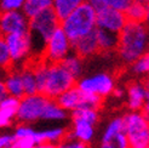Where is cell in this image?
Here are the masks:
<instances>
[{"instance_id": "obj_28", "label": "cell", "mask_w": 149, "mask_h": 148, "mask_svg": "<svg viewBox=\"0 0 149 148\" xmlns=\"http://www.w3.org/2000/svg\"><path fill=\"white\" fill-rule=\"evenodd\" d=\"M131 71L137 75H149V51L131 64Z\"/></svg>"}, {"instance_id": "obj_30", "label": "cell", "mask_w": 149, "mask_h": 148, "mask_svg": "<svg viewBox=\"0 0 149 148\" xmlns=\"http://www.w3.org/2000/svg\"><path fill=\"white\" fill-rule=\"evenodd\" d=\"M10 67H12V62L9 52V47H7L5 38L0 35V68L7 69Z\"/></svg>"}, {"instance_id": "obj_14", "label": "cell", "mask_w": 149, "mask_h": 148, "mask_svg": "<svg viewBox=\"0 0 149 148\" xmlns=\"http://www.w3.org/2000/svg\"><path fill=\"white\" fill-rule=\"evenodd\" d=\"M95 32L84 36V38L79 39V40H77L75 43H72L73 44V52L77 54L78 56H80L83 60L84 58H87V57H92L96 54L100 52Z\"/></svg>"}, {"instance_id": "obj_2", "label": "cell", "mask_w": 149, "mask_h": 148, "mask_svg": "<svg viewBox=\"0 0 149 148\" xmlns=\"http://www.w3.org/2000/svg\"><path fill=\"white\" fill-rule=\"evenodd\" d=\"M118 36L116 52L124 63H135L149 49V27L146 23L127 22Z\"/></svg>"}, {"instance_id": "obj_10", "label": "cell", "mask_w": 149, "mask_h": 148, "mask_svg": "<svg viewBox=\"0 0 149 148\" xmlns=\"http://www.w3.org/2000/svg\"><path fill=\"white\" fill-rule=\"evenodd\" d=\"M12 66H22L32 56V43L29 34H12L5 36Z\"/></svg>"}, {"instance_id": "obj_27", "label": "cell", "mask_w": 149, "mask_h": 148, "mask_svg": "<svg viewBox=\"0 0 149 148\" xmlns=\"http://www.w3.org/2000/svg\"><path fill=\"white\" fill-rule=\"evenodd\" d=\"M120 132H124V119L123 117H118L111 119L107 125V128L102 135V142L109 141L110 138H113L118 134H120Z\"/></svg>"}, {"instance_id": "obj_41", "label": "cell", "mask_w": 149, "mask_h": 148, "mask_svg": "<svg viewBox=\"0 0 149 148\" xmlns=\"http://www.w3.org/2000/svg\"><path fill=\"white\" fill-rule=\"evenodd\" d=\"M144 23L149 27V5L146 7V17H144Z\"/></svg>"}, {"instance_id": "obj_21", "label": "cell", "mask_w": 149, "mask_h": 148, "mask_svg": "<svg viewBox=\"0 0 149 148\" xmlns=\"http://www.w3.org/2000/svg\"><path fill=\"white\" fill-rule=\"evenodd\" d=\"M51 7L52 0H26L22 7V12L26 15L28 20H32Z\"/></svg>"}, {"instance_id": "obj_32", "label": "cell", "mask_w": 149, "mask_h": 148, "mask_svg": "<svg viewBox=\"0 0 149 148\" xmlns=\"http://www.w3.org/2000/svg\"><path fill=\"white\" fill-rule=\"evenodd\" d=\"M102 3L104 7L125 12L127 10V7L132 4V0H102Z\"/></svg>"}, {"instance_id": "obj_26", "label": "cell", "mask_w": 149, "mask_h": 148, "mask_svg": "<svg viewBox=\"0 0 149 148\" xmlns=\"http://www.w3.org/2000/svg\"><path fill=\"white\" fill-rule=\"evenodd\" d=\"M73 120L85 121L95 125L98 121V110L91 108H81L78 110H74V112H72V121Z\"/></svg>"}, {"instance_id": "obj_9", "label": "cell", "mask_w": 149, "mask_h": 148, "mask_svg": "<svg viewBox=\"0 0 149 148\" xmlns=\"http://www.w3.org/2000/svg\"><path fill=\"white\" fill-rule=\"evenodd\" d=\"M50 98L42 94L24 96L19 100L16 119L21 124H31L42 119V114Z\"/></svg>"}, {"instance_id": "obj_7", "label": "cell", "mask_w": 149, "mask_h": 148, "mask_svg": "<svg viewBox=\"0 0 149 148\" xmlns=\"http://www.w3.org/2000/svg\"><path fill=\"white\" fill-rule=\"evenodd\" d=\"M73 52V44L68 39V36L59 27L52 34L51 38L46 41L42 51L44 62L50 64H58L64 61L67 56Z\"/></svg>"}, {"instance_id": "obj_42", "label": "cell", "mask_w": 149, "mask_h": 148, "mask_svg": "<svg viewBox=\"0 0 149 148\" xmlns=\"http://www.w3.org/2000/svg\"><path fill=\"white\" fill-rule=\"evenodd\" d=\"M142 84H143V86L146 87V90L149 92V75H147V77L144 78V80L142 81Z\"/></svg>"}, {"instance_id": "obj_43", "label": "cell", "mask_w": 149, "mask_h": 148, "mask_svg": "<svg viewBox=\"0 0 149 148\" xmlns=\"http://www.w3.org/2000/svg\"><path fill=\"white\" fill-rule=\"evenodd\" d=\"M133 3H138V4H142L144 6H148L149 5V0H132Z\"/></svg>"}, {"instance_id": "obj_1", "label": "cell", "mask_w": 149, "mask_h": 148, "mask_svg": "<svg viewBox=\"0 0 149 148\" xmlns=\"http://www.w3.org/2000/svg\"><path fill=\"white\" fill-rule=\"evenodd\" d=\"M34 75L38 85V92L50 100H57L63 92L77 85V79L61 63L50 64L42 62L36 64Z\"/></svg>"}, {"instance_id": "obj_33", "label": "cell", "mask_w": 149, "mask_h": 148, "mask_svg": "<svg viewBox=\"0 0 149 148\" xmlns=\"http://www.w3.org/2000/svg\"><path fill=\"white\" fill-rule=\"evenodd\" d=\"M56 148H87V145L78 141L77 138L70 136V134H67L62 141L56 145Z\"/></svg>"}, {"instance_id": "obj_44", "label": "cell", "mask_w": 149, "mask_h": 148, "mask_svg": "<svg viewBox=\"0 0 149 148\" xmlns=\"http://www.w3.org/2000/svg\"><path fill=\"white\" fill-rule=\"evenodd\" d=\"M148 51H149V49H148Z\"/></svg>"}, {"instance_id": "obj_11", "label": "cell", "mask_w": 149, "mask_h": 148, "mask_svg": "<svg viewBox=\"0 0 149 148\" xmlns=\"http://www.w3.org/2000/svg\"><path fill=\"white\" fill-rule=\"evenodd\" d=\"M127 23V18L125 12L118 11L109 7H102L101 10L96 11V27L97 29L118 34L120 33Z\"/></svg>"}, {"instance_id": "obj_3", "label": "cell", "mask_w": 149, "mask_h": 148, "mask_svg": "<svg viewBox=\"0 0 149 148\" xmlns=\"http://www.w3.org/2000/svg\"><path fill=\"white\" fill-rule=\"evenodd\" d=\"M59 27L72 43H75L96 31V10L88 3H84L62 20Z\"/></svg>"}, {"instance_id": "obj_8", "label": "cell", "mask_w": 149, "mask_h": 148, "mask_svg": "<svg viewBox=\"0 0 149 148\" xmlns=\"http://www.w3.org/2000/svg\"><path fill=\"white\" fill-rule=\"evenodd\" d=\"M77 86L83 92L98 96L101 98L110 96L116 87L115 80L109 73H96L92 75L83 77L77 81Z\"/></svg>"}, {"instance_id": "obj_36", "label": "cell", "mask_w": 149, "mask_h": 148, "mask_svg": "<svg viewBox=\"0 0 149 148\" xmlns=\"http://www.w3.org/2000/svg\"><path fill=\"white\" fill-rule=\"evenodd\" d=\"M13 140V135H0V148H9Z\"/></svg>"}, {"instance_id": "obj_24", "label": "cell", "mask_w": 149, "mask_h": 148, "mask_svg": "<svg viewBox=\"0 0 149 148\" xmlns=\"http://www.w3.org/2000/svg\"><path fill=\"white\" fill-rule=\"evenodd\" d=\"M19 73H21V79H22V84H23L26 96L39 94L33 68H22L19 69Z\"/></svg>"}, {"instance_id": "obj_37", "label": "cell", "mask_w": 149, "mask_h": 148, "mask_svg": "<svg viewBox=\"0 0 149 148\" xmlns=\"http://www.w3.org/2000/svg\"><path fill=\"white\" fill-rule=\"evenodd\" d=\"M111 95H113L115 98H123L124 96L126 95V91L124 90V89H121V87H115Z\"/></svg>"}, {"instance_id": "obj_16", "label": "cell", "mask_w": 149, "mask_h": 148, "mask_svg": "<svg viewBox=\"0 0 149 148\" xmlns=\"http://www.w3.org/2000/svg\"><path fill=\"white\" fill-rule=\"evenodd\" d=\"M67 130L63 126H55V128H50V129H45V130H40L34 132L33 138L35 143H52V145H57L62 141V140L67 136Z\"/></svg>"}, {"instance_id": "obj_25", "label": "cell", "mask_w": 149, "mask_h": 148, "mask_svg": "<svg viewBox=\"0 0 149 148\" xmlns=\"http://www.w3.org/2000/svg\"><path fill=\"white\" fill-rule=\"evenodd\" d=\"M146 7L142 4L133 3L127 7L125 11V16L127 18V22H135V23H144L146 17Z\"/></svg>"}, {"instance_id": "obj_22", "label": "cell", "mask_w": 149, "mask_h": 148, "mask_svg": "<svg viewBox=\"0 0 149 148\" xmlns=\"http://www.w3.org/2000/svg\"><path fill=\"white\" fill-rule=\"evenodd\" d=\"M68 112L58 105L56 100H49L47 105L45 107L42 114V120H49V121H62L67 118Z\"/></svg>"}, {"instance_id": "obj_12", "label": "cell", "mask_w": 149, "mask_h": 148, "mask_svg": "<svg viewBox=\"0 0 149 148\" xmlns=\"http://www.w3.org/2000/svg\"><path fill=\"white\" fill-rule=\"evenodd\" d=\"M29 20L22 11L0 12V35L7 36L12 34H27Z\"/></svg>"}, {"instance_id": "obj_38", "label": "cell", "mask_w": 149, "mask_h": 148, "mask_svg": "<svg viewBox=\"0 0 149 148\" xmlns=\"http://www.w3.org/2000/svg\"><path fill=\"white\" fill-rule=\"evenodd\" d=\"M141 113H142L147 118V119L149 120V95H148V97H147V100L144 102L143 108H142V110H141Z\"/></svg>"}, {"instance_id": "obj_18", "label": "cell", "mask_w": 149, "mask_h": 148, "mask_svg": "<svg viewBox=\"0 0 149 148\" xmlns=\"http://www.w3.org/2000/svg\"><path fill=\"white\" fill-rule=\"evenodd\" d=\"M95 33H96V39H97L100 52L110 54L113 51H116L118 43H119L118 34L106 32V31H102V29H97V28H96Z\"/></svg>"}, {"instance_id": "obj_29", "label": "cell", "mask_w": 149, "mask_h": 148, "mask_svg": "<svg viewBox=\"0 0 149 148\" xmlns=\"http://www.w3.org/2000/svg\"><path fill=\"white\" fill-rule=\"evenodd\" d=\"M101 148H130L127 137L125 135V131L118 134L113 138H110L107 142H102Z\"/></svg>"}, {"instance_id": "obj_15", "label": "cell", "mask_w": 149, "mask_h": 148, "mask_svg": "<svg viewBox=\"0 0 149 148\" xmlns=\"http://www.w3.org/2000/svg\"><path fill=\"white\" fill-rule=\"evenodd\" d=\"M3 81H4V85L6 89L7 96H11V97H15L17 100L23 98L26 96L23 84H22V79H21L19 69H13V71L9 72Z\"/></svg>"}, {"instance_id": "obj_17", "label": "cell", "mask_w": 149, "mask_h": 148, "mask_svg": "<svg viewBox=\"0 0 149 148\" xmlns=\"http://www.w3.org/2000/svg\"><path fill=\"white\" fill-rule=\"evenodd\" d=\"M19 100L7 96L0 103V128L9 126L17 115Z\"/></svg>"}, {"instance_id": "obj_5", "label": "cell", "mask_w": 149, "mask_h": 148, "mask_svg": "<svg viewBox=\"0 0 149 148\" xmlns=\"http://www.w3.org/2000/svg\"><path fill=\"white\" fill-rule=\"evenodd\" d=\"M123 119L130 148H149V120L141 112H129Z\"/></svg>"}, {"instance_id": "obj_23", "label": "cell", "mask_w": 149, "mask_h": 148, "mask_svg": "<svg viewBox=\"0 0 149 148\" xmlns=\"http://www.w3.org/2000/svg\"><path fill=\"white\" fill-rule=\"evenodd\" d=\"M61 64L77 80H79V78L81 77L83 71H84V62H83V58H81L80 56H78L77 54L72 52L69 56H67L64 58V61Z\"/></svg>"}, {"instance_id": "obj_19", "label": "cell", "mask_w": 149, "mask_h": 148, "mask_svg": "<svg viewBox=\"0 0 149 148\" xmlns=\"http://www.w3.org/2000/svg\"><path fill=\"white\" fill-rule=\"evenodd\" d=\"M69 134L74 138H77L78 141L88 145L95 136V125L85 121L73 120V128Z\"/></svg>"}, {"instance_id": "obj_4", "label": "cell", "mask_w": 149, "mask_h": 148, "mask_svg": "<svg viewBox=\"0 0 149 148\" xmlns=\"http://www.w3.org/2000/svg\"><path fill=\"white\" fill-rule=\"evenodd\" d=\"M59 26H61V21L56 16L52 7L29 20L28 34L32 43V55L42 56L46 41L59 28Z\"/></svg>"}, {"instance_id": "obj_31", "label": "cell", "mask_w": 149, "mask_h": 148, "mask_svg": "<svg viewBox=\"0 0 149 148\" xmlns=\"http://www.w3.org/2000/svg\"><path fill=\"white\" fill-rule=\"evenodd\" d=\"M26 0H0V12L22 11Z\"/></svg>"}, {"instance_id": "obj_6", "label": "cell", "mask_w": 149, "mask_h": 148, "mask_svg": "<svg viewBox=\"0 0 149 148\" xmlns=\"http://www.w3.org/2000/svg\"><path fill=\"white\" fill-rule=\"evenodd\" d=\"M56 101L65 112H74L81 108H91L98 110V108L102 106L103 98L95 95L85 94L75 85L68 91L63 92Z\"/></svg>"}, {"instance_id": "obj_40", "label": "cell", "mask_w": 149, "mask_h": 148, "mask_svg": "<svg viewBox=\"0 0 149 148\" xmlns=\"http://www.w3.org/2000/svg\"><path fill=\"white\" fill-rule=\"evenodd\" d=\"M33 148H56V145L44 142V143H38V145H35Z\"/></svg>"}, {"instance_id": "obj_13", "label": "cell", "mask_w": 149, "mask_h": 148, "mask_svg": "<svg viewBox=\"0 0 149 148\" xmlns=\"http://www.w3.org/2000/svg\"><path fill=\"white\" fill-rule=\"evenodd\" d=\"M149 92L146 90L142 83H132L127 86L126 90V98H127V107L130 112H141L143 105L148 97Z\"/></svg>"}, {"instance_id": "obj_20", "label": "cell", "mask_w": 149, "mask_h": 148, "mask_svg": "<svg viewBox=\"0 0 149 148\" xmlns=\"http://www.w3.org/2000/svg\"><path fill=\"white\" fill-rule=\"evenodd\" d=\"M84 3H86V0H52V10L58 20L62 21Z\"/></svg>"}, {"instance_id": "obj_39", "label": "cell", "mask_w": 149, "mask_h": 148, "mask_svg": "<svg viewBox=\"0 0 149 148\" xmlns=\"http://www.w3.org/2000/svg\"><path fill=\"white\" fill-rule=\"evenodd\" d=\"M7 97V92H6V89H5V85H4V81L0 79V103L3 102V100Z\"/></svg>"}, {"instance_id": "obj_34", "label": "cell", "mask_w": 149, "mask_h": 148, "mask_svg": "<svg viewBox=\"0 0 149 148\" xmlns=\"http://www.w3.org/2000/svg\"><path fill=\"white\" fill-rule=\"evenodd\" d=\"M35 130L31 128V125L28 124H19L15 130L13 137L15 138H27V137H33Z\"/></svg>"}, {"instance_id": "obj_35", "label": "cell", "mask_w": 149, "mask_h": 148, "mask_svg": "<svg viewBox=\"0 0 149 148\" xmlns=\"http://www.w3.org/2000/svg\"><path fill=\"white\" fill-rule=\"evenodd\" d=\"M35 141L33 137L27 138H15L12 145L9 148H33L35 146Z\"/></svg>"}]
</instances>
